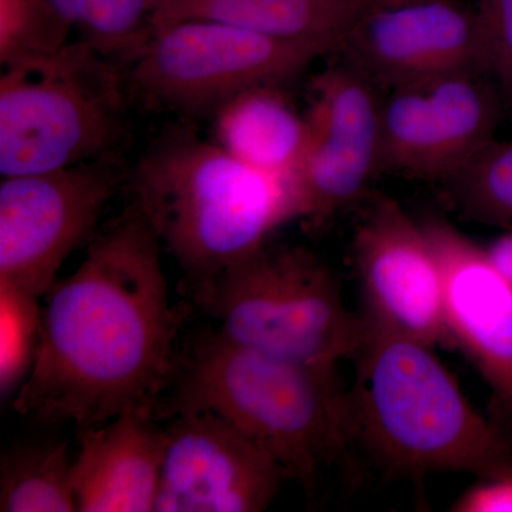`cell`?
I'll return each mask as SVG.
<instances>
[{
  "instance_id": "obj_1",
  "label": "cell",
  "mask_w": 512,
  "mask_h": 512,
  "mask_svg": "<svg viewBox=\"0 0 512 512\" xmlns=\"http://www.w3.org/2000/svg\"><path fill=\"white\" fill-rule=\"evenodd\" d=\"M160 239L136 204L46 293L35 366L13 407L79 430L154 410L175 372L177 315Z\"/></svg>"
},
{
  "instance_id": "obj_2",
  "label": "cell",
  "mask_w": 512,
  "mask_h": 512,
  "mask_svg": "<svg viewBox=\"0 0 512 512\" xmlns=\"http://www.w3.org/2000/svg\"><path fill=\"white\" fill-rule=\"evenodd\" d=\"M353 362L350 439L390 477H484L512 463L511 431L478 412L431 346L366 328Z\"/></svg>"
},
{
  "instance_id": "obj_3",
  "label": "cell",
  "mask_w": 512,
  "mask_h": 512,
  "mask_svg": "<svg viewBox=\"0 0 512 512\" xmlns=\"http://www.w3.org/2000/svg\"><path fill=\"white\" fill-rule=\"evenodd\" d=\"M178 369L164 414L205 410L224 417L264 447L306 497H315L325 471L349 463L355 446L338 366L242 348L214 329Z\"/></svg>"
},
{
  "instance_id": "obj_4",
  "label": "cell",
  "mask_w": 512,
  "mask_h": 512,
  "mask_svg": "<svg viewBox=\"0 0 512 512\" xmlns=\"http://www.w3.org/2000/svg\"><path fill=\"white\" fill-rule=\"evenodd\" d=\"M134 204L192 284L214 278L305 211L298 185L255 170L212 140L177 131L134 168Z\"/></svg>"
},
{
  "instance_id": "obj_5",
  "label": "cell",
  "mask_w": 512,
  "mask_h": 512,
  "mask_svg": "<svg viewBox=\"0 0 512 512\" xmlns=\"http://www.w3.org/2000/svg\"><path fill=\"white\" fill-rule=\"evenodd\" d=\"M126 74L84 40L18 57L0 73V174L111 158L126 123Z\"/></svg>"
},
{
  "instance_id": "obj_6",
  "label": "cell",
  "mask_w": 512,
  "mask_h": 512,
  "mask_svg": "<svg viewBox=\"0 0 512 512\" xmlns=\"http://www.w3.org/2000/svg\"><path fill=\"white\" fill-rule=\"evenodd\" d=\"M195 299L229 342L293 362L338 366L359 352L366 326L336 276L303 247L266 242L194 285Z\"/></svg>"
},
{
  "instance_id": "obj_7",
  "label": "cell",
  "mask_w": 512,
  "mask_h": 512,
  "mask_svg": "<svg viewBox=\"0 0 512 512\" xmlns=\"http://www.w3.org/2000/svg\"><path fill=\"white\" fill-rule=\"evenodd\" d=\"M320 56L231 23L185 19L154 30L124 74L147 106L202 117L252 87L284 86Z\"/></svg>"
},
{
  "instance_id": "obj_8",
  "label": "cell",
  "mask_w": 512,
  "mask_h": 512,
  "mask_svg": "<svg viewBox=\"0 0 512 512\" xmlns=\"http://www.w3.org/2000/svg\"><path fill=\"white\" fill-rule=\"evenodd\" d=\"M111 158L0 184V282L43 298L120 185Z\"/></svg>"
},
{
  "instance_id": "obj_9",
  "label": "cell",
  "mask_w": 512,
  "mask_h": 512,
  "mask_svg": "<svg viewBox=\"0 0 512 512\" xmlns=\"http://www.w3.org/2000/svg\"><path fill=\"white\" fill-rule=\"evenodd\" d=\"M498 93L493 80L474 67L386 90L380 173L446 183L494 140Z\"/></svg>"
},
{
  "instance_id": "obj_10",
  "label": "cell",
  "mask_w": 512,
  "mask_h": 512,
  "mask_svg": "<svg viewBox=\"0 0 512 512\" xmlns=\"http://www.w3.org/2000/svg\"><path fill=\"white\" fill-rule=\"evenodd\" d=\"M353 259L367 329L450 348L443 269L423 222L377 198L355 229Z\"/></svg>"
},
{
  "instance_id": "obj_11",
  "label": "cell",
  "mask_w": 512,
  "mask_h": 512,
  "mask_svg": "<svg viewBox=\"0 0 512 512\" xmlns=\"http://www.w3.org/2000/svg\"><path fill=\"white\" fill-rule=\"evenodd\" d=\"M164 436L154 512H261L288 480L264 447L218 414L175 413Z\"/></svg>"
},
{
  "instance_id": "obj_12",
  "label": "cell",
  "mask_w": 512,
  "mask_h": 512,
  "mask_svg": "<svg viewBox=\"0 0 512 512\" xmlns=\"http://www.w3.org/2000/svg\"><path fill=\"white\" fill-rule=\"evenodd\" d=\"M382 97L343 62L313 79L308 146L295 178L305 220L325 221L355 204L380 174Z\"/></svg>"
},
{
  "instance_id": "obj_13",
  "label": "cell",
  "mask_w": 512,
  "mask_h": 512,
  "mask_svg": "<svg viewBox=\"0 0 512 512\" xmlns=\"http://www.w3.org/2000/svg\"><path fill=\"white\" fill-rule=\"evenodd\" d=\"M338 53L382 92L450 70H480L474 8L463 0H369Z\"/></svg>"
},
{
  "instance_id": "obj_14",
  "label": "cell",
  "mask_w": 512,
  "mask_h": 512,
  "mask_svg": "<svg viewBox=\"0 0 512 512\" xmlns=\"http://www.w3.org/2000/svg\"><path fill=\"white\" fill-rule=\"evenodd\" d=\"M423 227L444 276L450 348L460 349L491 390L493 419L512 430V286L485 251L443 215Z\"/></svg>"
},
{
  "instance_id": "obj_15",
  "label": "cell",
  "mask_w": 512,
  "mask_h": 512,
  "mask_svg": "<svg viewBox=\"0 0 512 512\" xmlns=\"http://www.w3.org/2000/svg\"><path fill=\"white\" fill-rule=\"evenodd\" d=\"M73 457L77 512H154L164 427L154 410H136L80 430Z\"/></svg>"
},
{
  "instance_id": "obj_16",
  "label": "cell",
  "mask_w": 512,
  "mask_h": 512,
  "mask_svg": "<svg viewBox=\"0 0 512 512\" xmlns=\"http://www.w3.org/2000/svg\"><path fill=\"white\" fill-rule=\"evenodd\" d=\"M369 0H164L156 30L185 19H210L282 42L338 52Z\"/></svg>"
},
{
  "instance_id": "obj_17",
  "label": "cell",
  "mask_w": 512,
  "mask_h": 512,
  "mask_svg": "<svg viewBox=\"0 0 512 512\" xmlns=\"http://www.w3.org/2000/svg\"><path fill=\"white\" fill-rule=\"evenodd\" d=\"M212 141L241 163L296 183L308 146L309 124L282 92L256 86L232 97L211 116Z\"/></svg>"
},
{
  "instance_id": "obj_18",
  "label": "cell",
  "mask_w": 512,
  "mask_h": 512,
  "mask_svg": "<svg viewBox=\"0 0 512 512\" xmlns=\"http://www.w3.org/2000/svg\"><path fill=\"white\" fill-rule=\"evenodd\" d=\"M0 511L77 512L73 458L66 441H30L3 451Z\"/></svg>"
},
{
  "instance_id": "obj_19",
  "label": "cell",
  "mask_w": 512,
  "mask_h": 512,
  "mask_svg": "<svg viewBox=\"0 0 512 512\" xmlns=\"http://www.w3.org/2000/svg\"><path fill=\"white\" fill-rule=\"evenodd\" d=\"M80 40L124 66L154 33L164 0H40Z\"/></svg>"
},
{
  "instance_id": "obj_20",
  "label": "cell",
  "mask_w": 512,
  "mask_h": 512,
  "mask_svg": "<svg viewBox=\"0 0 512 512\" xmlns=\"http://www.w3.org/2000/svg\"><path fill=\"white\" fill-rule=\"evenodd\" d=\"M447 194L464 217L512 228V140L491 141L448 178Z\"/></svg>"
},
{
  "instance_id": "obj_21",
  "label": "cell",
  "mask_w": 512,
  "mask_h": 512,
  "mask_svg": "<svg viewBox=\"0 0 512 512\" xmlns=\"http://www.w3.org/2000/svg\"><path fill=\"white\" fill-rule=\"evenodd\" d=\"M40 299L0 282V396L3 402L18 396L35 366L42 332Z\"/></svg>"
},
{
  "instance_id": "obj_22",
  "label": "cell",
  "mask_w": 512,
  "mask_h": 512,
  "mask_svg": "<svg viewBox=\"0 0 512 512\" xmlns=\"http://www.w3.org/2000/svg\"><path fill=\"white\" fill-rule=\"evenodd\" d=\"M69 33L40 0H0V64L59 49Z\"/></svg>"
},
{
  "instance_id": "obj_23",
  "label": "cell",
  "mask_w": 512,
  "mask_h": 512,
  "mask_svg": "<svg viewBox=\"0 0 512 512\" xmlns=\"http://www.w3.org/2000/svg\"><path fill=\"white\" fill-rule=\"evenodd\" d=\"M474 16L480 70L512 100V0H477Z\"/></svg>"
},
{
  "instance_id": "obj_24",
  "label": "cell",
  "mask_w": 512,
  "mask_h": 512,
  "mask_svg": "<svg viewBox=\"0 0 512 512\" xmlns=\"http://www.w3.org/2000/svg\"><path fill=\"white\" fill-rule=\"evenodd\" d=\"M456 512H512V463L476 483L458 495L451 504Z\"/></svg>"
},
{
  "instance_id": "obj_25",
  "label": "cell",
  "mask_w": 512,
  "mask_h": 512,
  "mask_svg": "<svg viewBox=\"0 0 512 512\" xmlns=\"http://www.w3.org/2000/svg\"><path fill=\"white\" fill-rule=\"evenodd\" d=\"M484 247L495 268L512 286V228L504 229L498 237Z\"/></svg>"
}]
</instances>
